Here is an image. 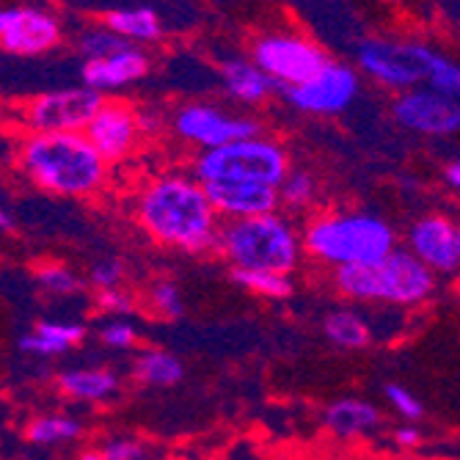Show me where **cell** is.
I'll list each match as a JSON object with an SVG mask.
<instances>
[{
  "label": "cell",
  "mask_w": 460,
  "mask_h": 460,
  "mask_svg": "<svg viewBox=\"0 0 460 460\" xmlns=\"http://www.w3.org/2000/svg\"><path fill=\"white\" fill-rule=\"evenodd\" d=\"M136 221L144 234L190 257L213 254L224 218L210 201L207 185L193 172H163L149 177L136 193Z\"/></svg>",
  "instance_id": "obj_1"
},
{
  "label": "cell",
  "mask_w": 460,
  "mask_h": 460,
  "mask_svg": "<svg viewBox=\"0 0 460 460\" xmlns=\"http://www.w3.org/2000/svg\"><path fill=\"white\" fill-rule=\"evenodd\" d=\"M108 160L86 133H28L20 144V169L41 190L86 199L105 188Z\"/></svg>",
  "instance_id": "obj_2"
},
{
  "label": "cell",
  "mask_w": 460,
  "mask_h": 460,
  "mask_svg": "<svg viewBox=\"0 0 460 460\" xmlns=\"http://www.w3.org/2000/svg\"><path fill=\"white\" fill-rule=\"evenodd\" d=\"M301 232L306 257L331 270L372 265L400 245L397 229L367 210H320Z\"/></svg>",
  "instance_id": "obj_3"
},
{
  "label": "cell",
  "mask_w": 460,
  "mask_h": 460,
  "mask_svg": "<svg viewBox=\"0 0 460 460\" xmlns=\"http://www.w3.org/2000/svg\"><path fill=\"white\" fill-rule=\"evenodd\" d=\"M333 287L353 304L416 309L433 298L438 276L405 245H397L389 257L372 265L333 270Z\"/></svg>",
  "instance_id": "obj_4"
},
{
  "label": "cell",
  "mask_w": 460,
  "mask_h": 460,
  "mask_svg": "<svg viewBox=\"0 0 460 460\" xmlns=\"http://www.w3.org/2000/svg\"><path fill=\"white\" fill-rule=\"evenodd\" d=\"M216 254L232 270H276L296 273L306 257L304 232L287 213H265L257 218L224 221Z\"/></svg>",
  "instance_id": "obj_5"
},
{
  "label": "cell",
  "mask_w": 460,
  "mask_h": 460,
  "mask_svg": "<svg viewBox=\"0 0 460 460\" xmlns=\"http://www.w3.org/2000/svg\"><path fill=\"white\" fill-rule=\"evenodd\" d=\"M190 172L204 185L218 180H251L279 188L292 172V160L289 149L279 138L257 133L216 149L196 152Z\"/></svg>",
  "instance_id": "obj_6"
},
{
  "label": "cell",
  "mask_w": 460,
  "mask_h": 460,
  "mask_svg": "<svg viewBox=\"0 0 460 460\" xmlns=\"http://www.w3.org/2000/svg\"><path fill=\"white\" fill-rule=\"evenodd\" d=\"M436 50H430L425 41L408 36H367L356 48V66L364 77L378 83L386 92H408L416 86H425L430 61Z\"/></svg>",
  "instance_id": "obj_7"
},
{
  "label": "cell",
  "mask_w": 460,
  "mask_h": 460,
  "mask_svg": "<svg viewBox=\"0 0 460 460\" xmlns=\"http://www.w3.org/2000/svg\"><path fill=\"white\" fill-rule=\"evenodd\" d=\"M248 56L284 89L309 80L328 61L323 45L296 28H270L257 33L248 41Z\"/></svg>",
  "instance_id": "obj_8"
},
{
  "label": "cell",
  "mask_w": 460,
  "mask_h": 460,
  "mask_svg": "<svg viewBox=\"0 0 460 460\" xmlns=\"http://www.w3.org/2000/svg\"><path fill=\"white\" fill-rule=\"evenodd\" d=\"M102 102L105 94L80 83V86L36 94L22 105L20 116L28 133H86Z\"/></svg>",
  "instance_id": "obj_9"
},
{
  "label": "cell",
  "mask_w": 460,
  "mask_h": 460,
  "mask_svg": "<svg viewBox=\"0 0 460 460\" xmlns=\"http://www.w3.org/2000/svg\"><path fill=\"white\" fill-rule=\"evenodd\" d=\"M172 133L196 152L224 146L229 141L262 133L260 121L245 113H229L216 102H185L172 113Z\"/></svg>",
  "instance_id": "obj_10"
},
{
  "label": "cell",
  "mask_w": 460,
  "mask_h": 460,
  "mask_svg": "<svg viewBox=\"0 0 460 460\" xmlns=\"http://www.w3.org/2000/svg\"><path fill=\"white\" fill-rule=\"evenodd\" d=\"M361 92V72L356 64L328 58L309 80L287 89V102L298 113L331 119L342 116Z\"/></svg>",
  "instance_id": "obj_11"
},
{
  "label": "cell",
  "mask_w": 460,
  "mask_h": 460,
  "mask_svg": "<svg viewBox=\"0 0 460 460\" xmlns=\"http://www.w3.org/2000/svg\"><path fill=\"white\" fill-rule=\"evenodd\" d=\"M392 116L402 130L425 138H449L460 133V100L436 92L428 83L394 94Z\"/></svg>",
  "instance_id": "obj_12"
},
{
  "label": "cell",
  "mask_w": 460,
  "mask_h": 460,
  "mask_svg": "<svg viewBox=\"0 0 460 460\" xmlns=\"http://www.w3.org/2000/svg\"><path fill=\"white\" fill-rule=\"evenodd\" d=\"M405 248L436 276L460 273V226L449 216H420L405 232Z\"/></svg>",
  "instance_id": "obj_13"
},
{
  "label": "cell",
  "mask_w": 460,
  "mask_h": 460,
  "mask_svg": "<svg viewBox=\"0 0 460 460\" xmlns=\"http://www.w3.org/2000/svg\"><path fill=\"white\" fill-rule=\"evenodd\" d=\"M86 136L108 163L128 160L136 155V149L144 138L138 111L130 108L128 102L105 100L102 108L97 111V116L92 119V124L86 128Z\"/></svg>",
  "instance_id": "obj_14"
},
{
  "label": "cell",
  "mask_w": 460,
  "mask_h": 460,
  "mask_svg": "<svg viewBox=\"0 0 460 460\" xmlns=\"http://www.w3.org/2000/svg\"><path fill=\"white\" fill-rule=\"evenodd\" d=\"M61 36H64V28L56 14L45 9L20 6L14 9L12 25L0 36V50L9 56H20V58L45 56L61 45Z\"/></svg>",
  "instance_id": "obj_15"
},
{
  "label": "cell",
  "mask_w": 460,
  "mask_h": 460,
  "mask_svg": "<svg viewBox=\"0 0 460 460\" xmlns=\"http://www.w3.org/2000/svg\"><path fill=\"white\" fill-rule=\"evenodd\" d=\"M207 193L224 221H243V218H257L265 213H276L279 188L265 182H251V180H218L207 182Z\"/></svg>",
  "instance_id": "obj_16"
},
{
  "label": "cell",
  "mask_w": 460,
  "mask_h": 460,
  "mask_svg": "<svg viewBox=\"0 0 460 460\" xmlns=\"http://www.w3.org/2000/svg\"><path fill=\"white\" fill-rule=\"evenodd\" d=\"M149 69H152V61L144 53V48L128 45L105 58L83 61L80 80H83V86H89L100 94H113V92H121L124 86H133V83L144 80Z\"/></svg>",
  "instance_id": "obj_17"
},
{
  "label": "cell",
  "mask_w": 460,
  "mask_h": 460,
  "mask_svg": "<svg viewBox=\"0 0 460 460\" xmlns=\"http://www.w3.org/2000/svg\"><path fill=\"white\" fill-rule=\"evenodd\" d=\"M218 83L221 92L245 108H260L265 102L273 100V94L281 89L279 83L262 69L257 66L254 58L245 56H229L218 64Z\"/></svg>",
  "instance_id": "obj_18"
},
{
  "label": "cell",
  "mask_w": 460,
  "mask_h": 460,
  "mask_svg": "<svg viewBox=\"0 0 460 460\" xmlns=\"http://www.w3.org/2000/svg\"><path fill=\"white\" fill-rule=\"evenodd\" d=\"M323 428L328 430L331 438L337 441H356L369 436L372 430H378L384 422V413L381 408L361 400V397H342V400H333L328 402V408L323 411Z\"/></svg>",
  "instance_id": "obj_19"
},
{
  "label": "cell",
  "mask_w": 460,
  "mask_h": 460,
  "mask_svg": "<svg viewBox=\"0 0 460 460\" xmlns=\"http://www.w3.org/2000/svg\"><path fill=\"white\" fill-rule=\"evenodd\" d=\"M323 333L333 348L350 350V353L364 350L375 342L372 323L358 309H350V306H340L328 312L323 320Z\"/></svg>",
  "instance_id": "obj_20"
},
{
  "label": "cell",
  "mask_w": 460,
  "mask_h": 460,
  "mask_svg": "<svg viewBox=\"0 0 460 460\" xmlns=\"http://www.w3.org/2000/svg\"><path fill=\"white\" fill-rule=\"evenodd\" d=\"M105 25L116 31L130 45H155L163 39V17L152 6H128L113 9L105 17Z\"/></svg>",
  "instance_id": "obj_21"
},
{
  "label": "cell",
  "mask_w": 460,
  "mask_h": 460,
  "mask_svg": "<svg viewBox=\"0 0 460 460\" xmlns=\"http://www.w3.org/2000/svg\"><path fill=\"white\" fill-rule=\"evenodd\" d=\"M61 392L83 402H105L119 392V375L113 369H69L58 381Z\"/></svg>",
  "instance_id": "obj_22"
},
{
  "label": "cell",
  "mask_w": 460,
  "mask_h": 460,
  "mask_svg": "<svg viewBox=\"0 0 460 460\" xmlns=\"http://www.w3.org/2000/svg\"><path fill=\"white\" fill-rule=\"evenodd\" d=\"M185 367L182 361L169 353V350H160V348H149L144 350L136 364H133V378L144 386H155V389H169L174 384L182 381Z\"/></svg>",
  "instance_id": "obj_23"
},
{
  "label": "cell",
  "mask_w": 460,
  "mask_h": 460,
  "mask_svg": "<svg viewBox=\"0 0 460 460\" xmlns=\"http://www.w3.org/2000/svg\"><path fill=\"white\" fill-rule=\"evenodd\" d=\"M232 281L251 292V296L265 301H287L296 292L292 273H276V270H232Z\"/></svg>",
  "instance_id": "obj_24"
},
{
  "label": "cell",
  "mask_w": 460,
  "mask_h": 460,
  "mask_svg": "<svg viewBox=\"0 0 460 460\" xmlns=\"http://www.w3.org/2000/svg\"><path fill=\"white\" fill-rule=\"evenodd\" d=\"M320 199V185L317 177L306 169H292L287 180L279 185V201L287 213L306 216L314 210V204Z\"/></svg>",
  "instance_id": "obj_25"
},
{
  "label": "cell",
  "mask_w": 460,
  "mask_h": 460,
  "mask_svg": "<svg viewBox=\"0 0 460 460\" xmlns=\"http://www.w3.org/2000/svg\"><path fill=\"white\" fill-rule=\"evenodd\" d=\"M83 433L80 422L72 416H39L28 425V441L33 444H61V441H75Z\"/></svg>",
  "instance_id": "obj_26"
},
{
  "label": "cell",
  "mask_w": 460,
  "mask_h": 460,
  "mask_svg": "<svg viewBox=\"0 0 460 460\" xmlns=\"http://www.w3.org/2000/svg\"><path fill=\"white\" fill-rule=\"evenodd\" d=\"M130 41H124L116 31H111L105 22L102 25H92L86 28L80 36H77V50L86 61H94V58H105L121 48H128Z\"/></svg>",
  "instance_id": "obj_27"
},
{
  "label": "cell",
  "mask_w": 460,
  "mask_h": 460,
  "mask_svg": "<svg viewBox=\"0 0 460 460\" xmlns=\"http://www.w3.org/2000/svg\"><path fill=\"white\" fill-rule=\"evenodd\" d=\"M149 309L155 317L160 320H180L185 314V301H182V292L174 281L169 279H160L149 287Z\"/></svg>",
  "instance_id": "obj_28"
},
{
  "label": "cell",
  "mask_w": 460,
  "mask_h": 460,
  "mask_svg": "<svg viewBox=\"0 0 460 460\" xmlns=\"http://www.w3.org/2000/svg\"><path fill=\"white\" fill-rule=\"evenodd\" d=\"M428 86L460 100V61L444 53H436L430 61V72H428Z\"/></svg>",
  "instance_id": "obj_29"
},
{
  "label": "cell",
  "mask_w": 460,
  "mask_h": 460,
  "mask_svg": "<svg viewBox=\"0 0 460 460\" xmlns=\"http://www.w3.org/2000/svg\"><path fill=\"white\" fill-rule=\"evenodd\" d=\"M36 281L41 284V289L53 292V296H72V292L83 289L80 276L64 265H45L36 273Z\"/></svg>",
  "instance_id": "obj_30"
},
{
  "label": "cell",
  "mask_w": 460,
  "mask_h": 460,
  "mask_svg": "<svg viewBox=\"0 0 460 460\" xmlns=\"http://www.w3.org/2000/svg\"><path fill=\"white\" fill-rule=\"evenodd\" d=\"M384 394H386V402L392 405V411L400 416V420H405V422H420L422 416H425L422 400L416 397L411 389H405V386H400V384H389V386L384 389Z\"/></svg>",
  "instance_id": "obj_31"
},
{
  "label": "cell",
  "mask_w": 460,
  "mask_h": 460,
  "mask_svg": "<svg viewBox=\"0 0 460 460\" xmlns=\"http://www.w3.org/2000/svg\"><path fill=\"white\" fill-rule=\"evenodd\" d=\"M100 340L113 350H130L138 342V328L130 320L116 317V320H111V323H105L100 328Z\"/></svg>",
  "instance_id": "obj_32"
},
{
  "label": "cell",
  "mask_w": 460,
  "mask_h": 460,
  "mask_svg": "<svg viewBox=\"0 0 460 460\" xmlns=\"http://www.w3.org/2000/svg\"><path fill=\"white\" fill-rule=\"evenodd\" d=\"M39 333H45V337H53L58 342H64L66 348H75L83 342V337H86V325L83 323H64V320H45L36 325Z\"/></svg>",
  "instance_id": "obj_33"
},
{
  "label": "cell",
  "mask_w": 460,
  "mask_h": 460,
  "mask_svg": "<svg viewBox=\"0 0 460 460\" xmlns=\"http://www.w3.org/2000/svg\"><path fill=\"white\" fill-rule=\"evenodd\" d=\"M97 306L108 314L124 317V314H133L136 312V298L130 296L124 287H113V289H100L97 296Z\"/></svg>",
  "instance_id": "obj_34"
},
{
  "label": "cell",
  "mask_w": 460,
  "mask_h": 460,
  "mask_svg": "<svg viewBox=\"0 0 460 460\" xmlns=\"http://www.w3.org/2000/svg\"><path fill=\"white\" fill-rule=\"evenodd\" d=\"M89 281L97 289H113L124 284V265L119 260H100L97 265H92Z\"/></svg>",
  "instance_id": "obj_35"
},
{
  "label": "cell",
  "mask_w": 460,
  "mask_h": 460,
  "mask_svg": "<svg viewBox=\"0 0 460 460\" xmlns=\"http://www.w3.org/2000/svg\"><path fill=\"white\" fill-rule=\"evenodd\" d=\"M20 350L31 353V356H61V353H66L72 348H66L64 342H58L53 337H45V333L33 331V333H28V337L20 340Z\"/></svg>",
  "instance_id": "obj_36"
},
{
  "label": "cell",
  "mask_w": 460,
  "mask_h": 460,
  "mask_svg": "<svg viewBox=\"0 0 460 460\" xmlns=\"http://www.w3.org/2000/svg\"><path fill=\"white\" fill-rule=\"evenodd\" d=\"M102 452L111 460H146V449L138 438H111Z\"/></svg>",
  "instance_id": "obj_37"
},
{
  "label": "cell",
  "mask_w": 460,
  "mask_h": 460,
  "mask_svg": "<svg viewBox=\"0 0 460 460\" xmlns=\"http://www.w3.org/2000/svg\"><path fill=\"white\" fill-rule=\"evenodd\" d=\"M425 441V433L420 430V425L416 422H402L397 430H394V444L405 452H413V449H420Z\"/></svg>",
  "instance_id": "obj_38"
},
{
  "label": "cell",
  "mask_w": 460,
  "mask_h": 460,
  "mask_svg": "<svg viewBox=\"0 0 460 460\" xmlns=\"http://www.w3.org/2000/svg\"><path fill=\"white\" fill-rule=\"evenodd\" d=\"M444 182L455 190V193H460V160H452L447 169H444Z\"/></svg>",
  "instance_id": "obj_39"
},
{
  "label": "cell",
  "mask_w": 460,
  "mask_h": 460,
  "mask_svg": "<svg viewBox=\"0 0 460 460\" xmlns=\"http://www.w3.org/2000/svg\"><path fill=\"white\" fill-rule=\"evenodd\" d=\"M12 17H14V9L0 6V36H4V33H6V28L12 25Z\"/></svg>",
  "instance_id": "obj_40"
},
{
  "label": "cell",
  "mask_w": 460,
  "mask_h": 460,
  "mask_svg": "<svg viewBox=\"0 0 460 460\" xmlns=\"http://www.w3.org/2000/svg\"><path fill=\"white\" fill-rule=\"evenodd\" d=\"M80 460H111L102 449H89V452H83Z\"/></svg>",
  "instance_id": "obj_41"
},
{
  "label": "cell",
  "mask_w": 460,
  "mask_h": 460,
  "mask_svg": "<svg viewBox=\"0 0 460 460\" xmlns=\"http://www.w3.org/2000/svg\"><path fill=\"white\" fill-rule=\"evenodd\" d=\"M12 224V218H9V213L4 210V207H0V229H6Z\"/></svg>",
  "instance_id": "obj_42"
},
{
  "label": "cell",
  "mask_w": 460,
  "mask_h": 460,
  "mask_svg": "<svg viewBox=\"0 0 460 460\" xmlns=\"http://www.w3.org/2000/svg\"><path fill=\"white\" fill-rule=\"evenodd\" d=\"M394 460H425V457H416V455H400V457H394Z\"/></svg>",
  "instance_id": "obj_43"
},
{
  "label": "cell",
  "mask_w": 460,
  "mask_h": 460,
  "mask_svg": "<svg viewBox=\"0 0 460 460\" xmlns=\"http://www.w3.org/2000/svg\"><path fill=\"white\" fill-rule=\"evenodd\" d=\"M251 4H262V0H251Z\"/></svg>",
  "instance_id": "obj_44"
}]
</instances>
